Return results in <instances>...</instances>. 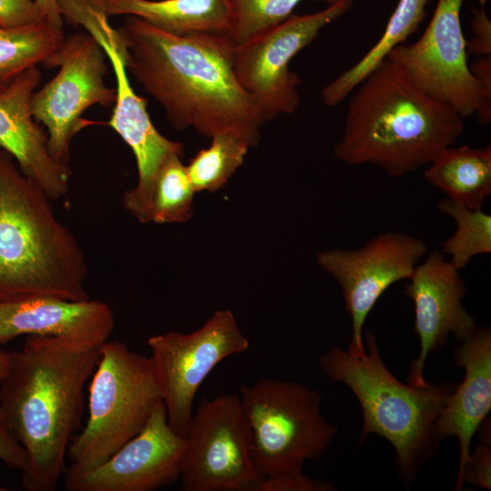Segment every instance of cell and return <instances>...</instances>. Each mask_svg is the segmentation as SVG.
Instances as JSON below:
<instances>
[{"label": "cell", "instance_id": "1", "mask_svg": "<svg viewBox=\"0 0 491 491\" xmlns=\"http://www.w3.org/2000/svg\"><path fill=\"white\" fill-rule=\"evenodd\" d=\"M127 72L163 107L178 130L203 136L232 133L256 146L266 123L234 69L236 45L226 33L176 35L127 16L117 28Z\"/></svg>", "mask_w": 491, "mask_h": 491}, {"label": "cell", "instance_id": "2", "mask_svg": "<svg viewBox=\"0 0 491 491\" xmlns=\"http://www.w3.org/2000/svg\"><path fill=\"white\" fill-rule=\"evenodd\" d=\"M99 347L27 336L21 349L12 352L9 373L0 384V406L26 453L27 464L21 471L25 490L53 491L63 476Z\"/></svg>", "mask_w": 491, "mask_h": 491}, {"label": "cell", "instance_id": "3", "mask_svg": "<svg viewBox=\"0 0 491 491\" xmlns=\"http://www.w3.org/2000/svg\"><path fill=\"white\" fill-rule=\"evenodd\" d=\"M348 96L334 155L349 165H371L395 177L427 166L465 129L464 118L416 88L386 58Z\"/></svg>", "mask_w": 491, "mask_h": 491}, {"label": "cell", "instance_id": "4", "mask_svg": "<svg viewBox=\"0 0 491 491\" xmlns=\"http://www.w3.org/2000/svg\"><path fill=\"white\" fill-rule=\"evenodd\" d=\"M45 191L0 150V300L90 298L87 265Z\"/></svg>", "mask_w": 491, "mask_h": 491}, {"label": "cell", "instance_id": "5", "mask_svg": "<svg viewBox=\"0 0 491 491\" xmlns=\"http://www.w3.org/2000/svg\"><path fill=\"white\" fill-rule=\"evenodd\" d=\"M363 354L332 347L319 357V366L332 381L344 383L362 410L360 445L370 434L386 439L397 455L408 484L440 444L436 422L456 386L449 382L415 387L400 382L382 360L374 332L366 330Z\"/></svg>", "mask_w": 491, "mask_h": 491}, {"label": "cell", "instance_id": "6", "mask_svg": "<svg viewBox=\"0 0 491 491\" xmlns=\"http://www.w3.org/2000/svg\"><path fill=\"white\" fill-rule=\"evenodd\" d=\"M88 388V416L72 438L67 457L71 468L95 467L116 452L145 426L163 402L150 356L120 341L106 340Z\"/></svg>", "mask_w": 491, "mask_h": 491}, {"label": "cell", "instance_id": "7", "mask_svg": "<svg viewBox=\"0 0 491 491\" xmlns=\"http://www.w3.org/2000/svg\"><path fill=\"white\" fill-rule=\"evenodd\" d=\"M250 433L251 457L264 481L303 474L337 434L321 412V394L288 380L262 377L239 388Z\"/></svg>", "mask_w": 491, "mask_h": 491}, {"label": "cell", "instance_id": "8", "mask_svg": "<svg viewBox=\"0 0 491 491\" xmlns=\"http://www.w3.org/2000/svg\"><path fill=\"white\" fill-rule=\"evenodd\" d=\"M464 0H438L429 25L415 43L394 47L386 58L428 97L446 104L461 117L474 114L491 121V95L472 74L460 10Z\"/></svg>", "mask_w": 491, "mask_h": 491}, {"label": "cell", "instance_id": "9", "mask_svg": "<svg viewBox=\"0 0 491 491\" xmlns=\"http://www.w3.org/2000/svg\"><path fill=\"white\" fill-rule=\"evenodd\" d=\"M179 479L185 491H259L240 397L204 398L185 436Z\"/></svg>", "mask_w": 491, "mask_h": 491}, {"label": "cell", "instance_id": "10", "mask_svg": "<svg viewBox=\"0 0 491 491\" xmlns=\"http://www.w3.org/2000/svg\"><path fill=\"white\" fill-rule=\"evenodd\" d=\"M171 429L185 436L199 386L224 359L241 354L249 341L230 310H216L197 330L170 331L146 341Z\"/></svg>", "mask_w": 491, "mask_h": 491}, {"label": "cell", "instance_id": "11", "mask_svg": "<svg viewBox=\"0 0 491 491\" xmlns=\"http://www.w3.org/2000/svg\"><path fill=\"white\" fill-rule=\"evenodd\" d=\"M353 4V0H338L316 13L294 14L235 46L236 79L255 100L266 122L298 108L301 80L291 70V61L323 28L347 13Z\"/></svg>", "mask_w": 491, "mask_h": 491}, {"label": "cell", "instance_id": "12", "mask_svg": "<svg viewBox=\"0 0 491 491\" xmlns=\"http://www.w3.org/2000/svg\"><path fill=\"white\" fill-rule=\"evenodd\" d=\"M107 58L85 31L65 37L45 66L59 67L57 74L31 97V111L47 131L52 157L69 166L70 144L80 128L81 115L95 105L109 106L115 89L106 85Z\"/></svg>", "mask_w": 491, "mask_h": 491}, {"label": "cell", "instance_id": "13", "mask_svg": "<svg viewBox=\"0 0 491 491\" xmlns=\"http://www.w3.org/2000/svg\"><path fill=\"white\" fill-rule=\"evenodd\" d=\"M59 8L62 18L82 26L110 62L115 79V100L105 125L131 148L136 162L137 180L144 184L152 182L170 155L184 152L182 144L166 138L153 125L145 100L135 92L130 83L123 37L110 25L102 0H61Z\"/></svg>", "mask_w": 491, "mask_h": 491}, {"label": "cell", "instance_id": "14", "mask_svg": "<svg viewBox=\"0 0 491 491\" xmlns=\"http://www.w3.org/2000/svg\"><path fill=\"white\" fill-rule=\"evenodd\" d=\"M427 251L423 239L386 232L356 249H331L317 254L318 266L339 285L352 320L348 351L363 354L364 326L374 306L393 284L409 279Z\"/></svg>", "mask_w": 491, "mask_h": 491}, {"label": "cell", "instance_id": "15", "mask_svg": "<svg viewBox=\"0 0 491 491\" xmlns=\"http://www.w3.org/2000/svg\"><path fill=\"white\" fill-rule=\"evenodd\" d=\"M185 438L167 423L161 402L144 428L100 465L77 470L66 466V491H153L179 479Z\"/></svg>", "mask_w": 491, "mask_h": 491}, {"label": "cell", "instance_id": "16", "mask_svg": "<svg viewBox=\"0 0 491 491\" xmlns=\"http://www.w3.org/2000/svg\"><path fill=\"white\" fill-rule=\"evenodd\" d=\"M458 272L440 250H433L408 279L405 293L414 303V331L420 342L408 375L409 386L428 385L424 377L426 360L446 343L450 333L462 342L477 328L462 304L466 287Z\"/></svg>", "mask_w": 491, "mask_h": 491}, {"label": "cell", "instance_id": "17", "mask_svg": "<svg viewBox=\"0 0 491 491\" xmlns=\"http://www.w3.org/2000/svg\"><path fill=\"white\" fill-rule=\"evenodd\" d=\"M114 328L111 307L91 297L77 301L52 296L0 300V344L24 335L50 336L99 347Z\"/></svg>", "mask_w": 491, "mask_h": 491}, {"label": "cell", "instance_id": "18", "mask_svg": "<svg viewBox=\"0 0 491 491\" xmlns=\"http://www.w3.org/2000/svg\"><path fill=\"white\" fill-rule=\"evenodd\" d=\"M40 80L34 66L0 93V148L55 201L67 195L71 169L52 157L47 135L32 115L31 97Z\"/></svg>", "mask_w": 491, "mask_h": 491}, {"label": "cell", "instance_id": "19", "mask_svg": "<svg viewBox=\"0 0 491 491\" xmlns=\"http://www.w3.org/2000/svg\"><path fill=\"white\" fill-rule=\"evenodd\" d=\"M456 364L465 376L446 399L436 422L439 443L456 436L459 444V465L456 490L464 488L463 475L472 438L491 409V332L476 330L455 350Z\"/></svg>", "mask_w": 491, "mask_h": 491}, {"label": "cell", "instance_id": "20", "mask_svg": "<svg viewBox=\"0 0 491 491\" xmlns=\"http://www.w3.org/2000/svg\"><path fill=\"white\" fill-rule=\"evenodd\" d=\"M108 16L127 15L176 35L226 33L227 0H102Z\"/></svg>", "mask_w": 491, "mask_h": 491}, {"label": "cell", "instance_id": "21", "mask_svg": "<svg viewBox=\"0 0 491 491\" xmlns=\"http://www.w3.org/2000/svg\"><path fill=\"white\" fill-rule=\"evenodd\" d=\"M424 177L468 208H482L491 195V145L447 146L427 165Z\"/></svg>", "mask_w": 491, "mask_h": 491}, {"label": "cell", "instance_id": "22", "mask_svg": "<svg viewBox=\"0 0 491 491\" xmlns=\"http://www.w3.org/2000/svg\"><path fill=\"white\" fill-rule=\"evenodd\" d=\"M428 0H399L391 15L386 29L369 51L354 65L343 71L321 91L326 106H336L346 100L358 84L387 56L396 46L419 28L426 16Z\"/></svg>", "mask_w": 491, "mask_h": 491}, {"label": "cell", "instance_id": "23", "mask_svg": "<svg viewBox=\"0 0 491 491\" xmlns=\"http://www.w3.org/2000/svg\"><path fill=\"white\" fill-rule=\"evenodd\" d=\"M65 38L63 27L45 20L0 26V93L29 68L45 65Z\"/></svg>", "mask_w": 491, "mask_h": 491}, {"label": "cell", "instance_id": "24", "mask_svg": "<svg viewBox=\"0 0 491 491\" xmlns=\"http://www.w3.org/2000/svg\"><path fill=\"white\" fill-rule=\"evenodd\" d=\"M436 207L456 222V228L443 243L441 252L450 256L448 261L457 270L466 267L474 256L491 253L489 214L482 208H468L448 197L441 199Z\"/></svg>", "mask_w": 491, "mask_h": 491}, {"label": "cell", "instance_id": "25", "mask_svg": "<svg viewBox=\"0 0 491 491\" xmlns=\"http://www.w3.org/2000/svg\"><path fill=\"white\" fill-rule=\"evenodd\" d=\"M209 147L188 163L186 172L195 193L222 188L243 164L249 144L232 133L215 135Z\"/></svg>", "mask_w": 491, "mask_h": 491}, {"label": "cell", "instance_id": "26", "mask_svg": "<svg viewBox=\"0 0 491 491\" xmlns=\"http://www.w3.org/2000/svg\"><path fill=\"white\" fill-rule=\"evenodd\" d=\"M181 155H172L162 165L154 184L149 222L183 223L193 215L195 190Z\"/></svg>", "mask_w": 491, "mask_h": 491}, {"label": "cell", "instance_id": "27", "mask_svg": "<svg viewBox=\"0 0 491 491\" xmlns=\"http://www.w3.org/2000/svg\"><path fill=\"white\" fill-rule=\"evenodd\" d=\"M305 0H227L228 35L240 45L255 35L287 20L296 5ZM327 5L338 0H315Z\"/></svg>", "mask_w": 491, "mask_h": 491}, {"label": "cell", "instance_id": "28", "mask_svg": "<svg viewBox=\"0 0 491 491\" xmlns=\"http://www.w3.org/2000/svg\"><path fill=\"white\" fill-rule=\"evenodd\" d=\"M490 420L486 419L478 430L479 443L469 453L466 465L463 482L469 483L477 487L490 489L491 486V435Z\"/></svg>", "mask_w": 491, "mask_h": 491}, {"label": "cell", "instance_id": "29", "mask_svg": "<svg viewBox=\"0 0 491 491\" xmlns=\"http://www.w3.org/2000/svg\"><path fill=\"white\" fill-rule=\"evenodd\" d=\"M481 6L472 9V37L466 41L467 55L476 57L491 56V22L485 8L483 0Z\"/></svg>", "mask_w": 491, "mask_h": 491}, {"label": "cell", "instance_id": "30", "mask_svg": "<svg viewBox=\"0 0 491 491\" xmlns=\"http://www.w3.org/2000/svg\"><path fill=\"white\" fill-rule=\"evenodd\" d=\"M41 20L34 0H0V26L17 27Z\"/></svg>", "mask_w": 491, "mask_h": 491}, {"label": "cell", "instance_id": "31", "mask_svg": "<svg viewBox=\"0 0 491 491\" xmlns=\"http://www.w3.org/2000/svg\"><path fill=\"white\" fill-rule=\"evenodd\" d=\"M334 489L335 487L331 484L310 478L303 473L280 478L266 479L262 482L259 491H331Z\"/></svg>", "mask_w": 491, "mask_h": 491}, {"label": "cell", "instance_id": "32", "mask_svg": "<svg viewBox=\"0 0 491 491\" xmlns=\"http://www.w3.org/2000/svg\"><path fill=\"white\" fill-rule=\"evenodd\" d=\"M0 460L7 466L23 470L27 464L25 449L9 430L5 414L0 406Z\"/></svg>", "mask_w": 491, "mask_h": 491}, {"label": "cell", "instance_id": "33", "mask_svg": "<svg viewBox=\"0 0 491 491\" xmlns=\"http://www.w3.org/2000/svg\"><path fill=\"white\" fill-rule=\"evenodd\" d=\"M472 74L480 82L485 92L491 95V56H481L469 65Z\"/></svg>", "mask_w": 491, "mask_h": 491}, {"label": "cell", "instance_id": "34", "mask_svg": "<svg viewBox=\"0 0 491 491\" xmlns=\"http://www.w3.org/2000/svg\"><path fill=\"white\" fill-rule=\"evenodd\" d=\"M37 5L41 17L50 24L63 27V18L60 13L61 0H34Z\"/></svg>", "mask_w": 491, "mask_h": 491}, {"label": "cell", "instance_id": "35", "mask_svg": "<svg viewBox=\"0 0 491 491\" xmlns=\"http://www.w3.org/2000/svg\"><path fill=\"white\" fill-rule=\"evenodd\" d=\"M12 364V352H5L0 349V384L9 373Z\"/></svg>", "mask_w": 491, "mask_h": 491}, {"label": "cell", "instance_id": "36", "mask_svg": "<svg viewBox=\"0 0 491 491\" xmlns=\"http://www.w3.org/2000/svg\"><path fill=\"white\" fill-rule=\"evenodd\" d=\"M0 490H3L2 488H0Z\"/></svg>", "mask_w": 491, "mask_h": 491}]
</instances>
